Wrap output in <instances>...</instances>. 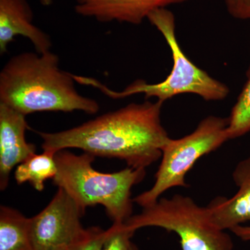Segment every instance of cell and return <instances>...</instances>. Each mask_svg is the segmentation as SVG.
I'll list each match as a JSON object with an SVG mask.
<instances>
[{"mask_svg": "<svg viewBox=\"0 0 250 250\" xmlns=\"http://www.w3.org/2000/svg\"><path fill=\"white\" fill-rule=\"evenodd\" d=\"M135 232L125 223H113L108 229V235L103 250H134L136 246L131 243V238Z\"/></svg>", "mask_w": 250, "mask_h": 250, "instance_id": "15", "label": "cell"}, {"mask_svg": "<svg viewBox=\"0 0 250 250\" xmlns=\"http://www.w3.org/2000/svg\"><path fill=\"white\" fill-rule=\"evenodd\" d=\"M75 11L100 22L140 24L155 10L187 0H74Z\"/></svg>", "mask_w": 250, "mask_h": 250, "instance_id": "9", "label": "cell"}, {"mask_svg": "<svg viewBox=\"0 0 250 250\" xmlns=\"http://www.w3.org/2000/svg\"><path fill=\"white\" fill-rule=\"evenodd\" d=\"M55 152L43 150L42 154H35L15 170V179L18 184L29 182L38 191H42L47 179H53L57 173Z\"/></svg>", "mask_w": 250, "mask_h": 250, "instance_id": "13", "label": "cell"}, {"mask_svg": "<svg viewBox=\"0 0 250 250\" xmlns=\"http://www.w3.org/2000/svg\"><path fill=\"white\" fill-rule=\"evenodd\" d=\"M34 13L28 0H0V53L7 52L15 37L22 36L31 41L36 52L50 51L48 34L33 23Z\"/></svg>", "mask_w": 250, "mask_h": 250, "instance_id": "10", "label": "cell"}, {"mask_svg": "<svg viewBox=\"0 0 250 250\" xmlns=\"http://www.w3.org/2000/svg\"><path fill=\"white\" fill-rule=\"evenodd\" d=\"M70 250L69 249H65V250Z\"/></svg>", "mask_w": 250, "mask_h": 250, "instance_id": "21", "label": "cell"}, {"mask_svg": "<svg viewBox=\"0 0 250 250\" xmlns=\"http://www.w3.org/2000/svg\"><path fill=\"white\" fill-rule=\"evenodd\" d=\"M164 102L131 103L58 132H38L43 150L77 148L100 157L116 158L128 167L146 169L162 156L170 137L161 123Z\"/></svg>", "mask_w": 250, "mask_h": 250, "instance_id": "1", "label": "cell"}, {"mask_svg": "<svg viewBox=\"0 0 250 250\" xmlns=\"http://www.w3.org/2000/svg\"><path fill=\"white\" fill-rule=\"evenodd\" d=\"M134 250H138L137 248H136V246L135 247V248H134Z\"/></svg>", "mask_w": 250, "mask_h": 250, "instance_id": "20", "label": "cell"}, {"mask_svg": "<svg viewBox=\"0 0 250 250\" xmlns=\"http://www.w3.org/2000/svg\"><path fill=\"white\" fill-rule=\"evenodd\" d=\"M0 250H34L29 218L3 205L0 207Z\"/></svg>", "mask_w": 250, "mask_h": 250, "instance_id": "12", "label": "cell"}, {"mask_svg": "<svg viewBox=\"0 0 250 250\" xmlns=\"http://www.w3.org/2000/svg\"><path fill=\"white\" fill-rule=\"evenodd\" d=\"M149 22L164 36L172 52L173 66L165 80L157 83H147L138 80L121 91H114L93 77L74 75L80 84L97 88L113 99L127 98L136 94H144L146 98H155L165 102L181 94H195L206 101H220L229 93L228 87L215 80L207 72L195 65L181 48L175 35V19L166 8L155 10L147 17Z\"/></svg>", "mask_w": 250, "mask_h": 250, "instance_id": "4", "label": "cell"}, {"mask_svg": "<svg viewBox=\"0 0 250 250\" xmlns=\"http://www.w3.org/2000/svg\"><path fill=\"white\" fill-rule=\"evenodd\" d=\"M53 0H40L41 4L44 6H49L52 4Z\"/></svg>", "mask_w": 250, "mask_h": 250, "instance_id": "19", "label": "cell"}, {"mask_svg": "<svg viewBox=\"0 0 250 250\" xmlns=\"http://www.w3.org/2000/svg\"><path fill=\"white\" fill-rule=\"evenodd\" d=\"M108 235V229L99 227L86 229V232L80 241L70 248V250H103L104 243Z\"/></svg>", "mask_w": 250, "mask_h": 250, "instance_id": "16", "label": "cell"}, {"mask_svg": "<svg viewBox=\"0 0 250 250\" xmlns=\"http://www.w3.org/2000/svg\"><path fill=\"white\" fill-rule=\"evenodd\" d=\"M59 62L51 51L11 57L0 72V103L24 116L47 111L98 113V102L77 91L73 74L62 70Z\"/></svg>", "mask_w": 250, "mask_h": 250, "instance_id": "2", "label": "cell"}, {"mask_svg": "<svg viewBox=\"0 0 250 250\" xmlns=\"http://www.w3.org/2000/svg\"><path fill=\"white\" fill-rule=\"evenodd\" d=\"M228 12L239 20L250 19V0H224Z\"/></svg>", "mask_w": 250, "mask_h": 250, "instance_id": "17", "label": "cell"}, {"mask_svg": "<svg viewBox=\"0 0 250 250\" xmlns=\"http://www.w3.org/2000/svg\"><path fill=\"white\" fill-rule=\"evenodd\" d=\"M228 118L210 116L195 131L179 139H170L162 149V159L149 190L133 199L143 208L155 203L164 192L174 187H188L186 175L202 156L228 141Z\"/></svg>", "mask_w": 250, "mask_h": 250, "instance_id": "6", "label": "cell"}, {"mask_svg": "<svg viewBox=\"0 0 250 250\" xmlns=\"http://www.w3.org/2000/svg\"><path fill=\"white\" fill-rule=\"evenodd\" d=\"M232 176L238 187L236 195L231 199L216 197L207 206L215 223L224 231L250 222V156L238 163Z\"/></svg>", "mask_w": 250, "mask_h": 250, "instance_id": "11", "label": "cell"}, {"mask_svg": "<svg viewBox=\"0 0 250 250\" xmlns=\"http://www.w3.org/2000/svg\"><path fill=\"white\" fill-rule=\"evenodd\" d=\"M22 113L0 103V189L9 183L10 174L16 166L36 154V146L26 141L29 128Z\"/></svg>", "mask_w": 250, "mask_h": 250, "instance_id": "8", "label": "cell"}, {"mask_svg": "<svg viewBox=\"0 0 250 250\" xmlns=\"http://www.w3.org/2000/svg\"><path fill=\"white\" fill-rule=\"evenodd\" d=\"M229 140L241 137L250 131V73L228 118Z\"/></svg>", "mask_w": 250, "mask_h": 250, "instance_id": "14", "label": "cell"}, {"mask_svg": "<svg viewBox=\"0 0 250 250\" xmlns=\"http://www.w3.org/2000/svg\"><path fill=\"white\" fill-rule=\"evenodd\" d=\"M243 241H250V226L239 225L230 230Z\"/></svg>", "mask_w": 250, "mask_h": 250, "instance_id": "18", "label": "cell"}, {"mask_svg": "<svg viewBox=\"0 0 250 250\" xmlns=\"http://www.w3.org/2000/svg\"><path fill=\"white\" fill-rule=\"evenodd\" d=\"M125 223L135 231L155 227L176 233L182 250H233L231 236L217 226L208 207L180 194L159 198Z\"/></svg>", "mask_w": 250, "mask_h": 250, "instance_id": "5", "label": "cell"}, {"mask_svg": "<svg viewBox=\"0 0 250 250\" xmlns=\"http://www.w3.org/2000/svg\"><path fill=\"white\" fill-rule=\"evenodd\" d=\"M95 157L86 152L77 155L66 149L58 151L53 183L71 197L83 214L88 207L100 205L113 223H124L132 216L131 189L145 178L146 169L127 167L103 173L94 169Z\"/></svg>", "mask_w": 250, "mask_h": 250, "instance_id": "3", "label": "cell"}, {"mask_svg": "<svg viewBox=\"0 0 250 250\" xmlns=\"http://www.w3.org/2000/svg\"><path fill=\"white\" fill-rule=\"evenodd\" d=\"M83 215L71 197L59 188L49 205L29 218L34 250L70 249L86 232L81 223Z\"/></svg>", "mask_w": 250, "mask_h": 250, "instance_id": "7", "label": "cell"}]
</instances>
